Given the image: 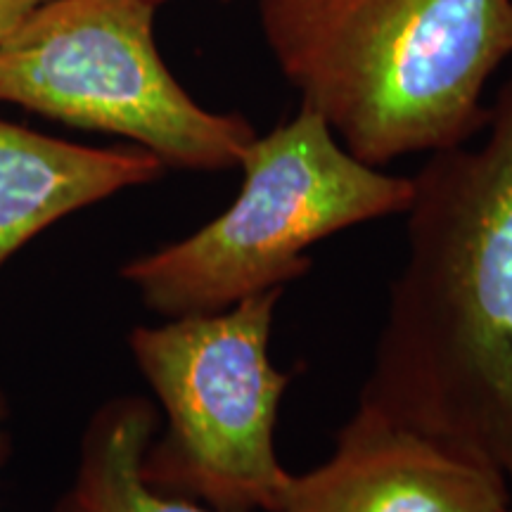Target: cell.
<instances>
[{"instance_id":"9c48e42d","label":"cell","mask_w":512,"mask_h":512,"mask_svg":"<svg viewBox=\"0 0 512 512\" xmlns=\"http://www.w3.org/2000/svg\"><path fill=\"white\" fill-rule=\"evenodd\" d=\"M43 0H0V41Z\"/></svg>"},{"instance_id":"8fae6325","label":"cell","mask_w":512,"mask_h":512,"mask_svg":"<svg viewBox=\"0 0 512 512\" xmlns=\"http://www.w3.org/2000/svg\"><path fill=\"white\" fill-rule=\"evenodd\" d=\"M503 512H512V501H510V503H508V508H505V510H503Z\"/></svg>"},{"instance_id":"6da1fadb","label":"cell","mask_w":512,"mask_h":512,"mask_svg":"<svg viewBox=\"0 0 512 512\" xmlns=\"http://www.w3.org/2000/svg\"><path fill=\"white\" fill-rule=\"evenodd\" d=\"M484 128L413 178L406 259L358 406L491 465L512 491V79Z\"/></svg>"},{"instance_id":"30bf717a","label":"cell","mask_w":512,"mask_h":512,"mask_svg":"<svg viewBox=\"0 0 512 512\" xmlns=\"http://www.w3.org/2000/svg\"><path fill=\"white\" fill-rule=\"evenodd\" d=\"M5 420H8V401H5L3 392H0V460H3V451L8 446V437H5Z\"/></svg>"},{"instance_id":"277c9868","label":"cell","mask_w":512,"mask_h":512,"mask_svg":"<svg viewBox=\"0 0 512 512\" xmlns=\"http://www.w3.org/2000/svg\"><path fill=\"white\" fill-rule=\"evenodd\" d=\"M283 292L131 330L128 351L164 413L140 465L152 489L219 512L280 510L292 475L275 425L292 375L268 347Z\"/></svg>"},{"instance_id":"8992f818","label":"cell","mask_w":512,"mask_h":512,"mask_svg":"<svg viewBox=\"0 0 512 512\" xmlns=\"http://www.w3.org/2000/svg\"><path fill=\"white\" fill-rule=\"evenodd\" d=\"M510 501L491 465L358 406L332 456L292 475L278 512H503Z\"/></svg>"},{"instance_id":"ba28073f","label":"cell","mask_w":512,"mask_h":512,"mask_svg":"<svg viewBox=\"0 0 512 512\" xmlns=\"http://www.w3.org/2000/svg\"><path fill=\"white\" fill-rule=\"evenodd\" d=\"M155 432L157 408L145 396L100 403L81 432L72 482L50 512H219L145 482L140 465Z\"/></svg>"},{"instance_id":"7a4b0ae2","label":"cell","mask_w":512,"mask_h":512,"mask_svg":"<svg viewBox=\"0 0 512 512\" xmlns=\"http://www.w3.org/2000/svg\"><path fill=\"white\" fill-rule=\"evenodd\" d=\"M302 105L370 166L482 131L486 83L512 55V0H259Z\"/></svg>"},{"instance_id":"7c38bea8","label":"cell","mask_w":512,"mask_h":512,"mask_svg":"<svg viewBox=\"0 0 512 512\" xmlns=\"http://www.w3.org/2000/svg\"><path fill=\"white\" fill-rule=\"evenodd\" d=\"M157 3H159V5H164V3H169V0H157Z\"/></svg>"},{"instance_id":"5b68a950","label":"cell","mask_w":512,"mask_h":512,"mask_svg":"<svg viewBox=\"0 0 512 512\" xmlns=\"http://www.w3.org/2000/svg\"><path fill=\"white\" fill-rule=\"evenodd\" d=\"M157 0H43L0 41V102L112 133L166 169L226 171L256 138L242 114L202 107L166 67Z\"/></svg>"},{"instance_id":"52a82bcc","label":"cell","mask_w":512,"mask_h":512,"mask_svg":"<svg viewBox=\"0 0 512 512\" xmlns=\"http://www.w3.org/2000/svg\"><path fill=\"white\" fill-rule=\"evenodd\" d=\"M164 171L138 145H79L0 119V268L57 221Z\"/></svg>"},{"instance_id":"3957f363","label":"cell","mask_w":512,"mask_h":512,"mask_svg":"<svg viewBox=\"0 0 512 512\" xmlns=\"http://www.w3.org/2000/svg\"><path fill=\"white\" fill-rule=\"evenodd\" d=\"M242 188L226 211L188 238L119 268L162 318L216 313L311 271L309 249L361 223L406 214L413 178L351 155L325 119L302 105L245 147Z\"/></svg>"}]
</instances>
